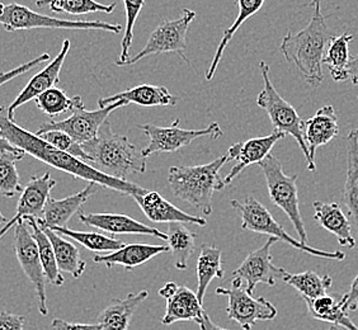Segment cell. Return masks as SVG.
I'll use <instances>...</instances> for the list:
<instances>
[{"label":"cell","instance_id":"1","mask_svg":"<svg viewBox=\"0 0 358 330\" xmlns=\"http://www.w3.org/2000/svg\"><path fill=\"white\" fill-rule=\"evenodd\" d=\"M0 132L10 144L26 152V155H31L57 171L68 173L74 178L93 182L101 187L108 188L110 191L127 194L131 197L146 191L143 187H138L129 180L113 178L99 172L83 160L76 158L68 152L59 150L54 145L50 144L37 134L22 129L21 126L15 124V121L8 118L6 107H0Z\"/></svg>","mask_w":358,"mask_h":330},{"label":"cell","instance_id":"2","mask_svg":"<svg viewBox=\"0 0 358 330\" xmlns=\"http://www.w3.org/2000/svg\"><path fill=\"white\" fill-rule=\"evenodd\" d=\"M311 8L309 24L297 34L289 31L283 36L280 51L289 64L296 66L305 82L313 88H319L324 80V55L333 35L322 13V0H313Z\"/></svg>","mask_w":358,"mask_h":330},{"label":"cell","instance_id":"3","mask_svg":"<svg viewBox=\"0 0 358 330\" xmlns=\"http://www.w3.org/2000/svg\"><path fill=\"white\" fill-rule=\"evenodd\" d=\"M90 155V165L113 178L127 180L131 174L146 172V159L124 135H118L106 121L96 136L82 144Z\"/></svg>","mask_w":358,"mask_h":330},{"label":"cell","instance_id":"4","mask_svg":"<svg viewBox=\"0 0 358 330\" xmlns=\"http://www.w3.org/2000/svg\"><path fill=\"white\" fill-rule=\"evenodd\" d=\"M229 162L227 154L203 165H176L168 172V185L173 196L192 206L197 213L208 216L213 213V196L225 185L220 171Z\"/></svg>","mask_w":358,"mask_h":330},{"label":"cell","instance_id":"5","mask_svg":"<svg viewBox=\"0 0 358 330\" xmlns=\"http://www.w3.org/2000/svg\"><path fill=\"white\" fill-rule=\"evenodd\" d=\"M259 70L263 79V89L257 96V106L267 112L275 131L291 135L296 140L306 159L308 169L310 172H315L317 166L311 163L309 149L303 136L305 122L299 116L297 110L287 101H285L275 90V85L272 84L269 78L268 64L266 62H259Z\"/></svg>","mask_w":358,"mask_h":330},{"label":"cell","instance_id":"6","mask_svg":"<svg viewBox=\"0 0 358 330\" xmlns=\"http://www.w3.org/2000/svg\"><path fill=\"white\" fill-rule=\"evenodd\" d=\"M230 205L241 213V229L247 231H253L258 234H266L269 236H275L278 241H285L289 245L308 254L324 258V259H331V261H343L345 254L343 252H324L320 249L311 248L310 245L305 244L303 241L294 239L291 235L283 229L281 224H278L269 213L267 207L262 205L258 200H255L253 196H248L244 200H231Z\"/></svg>","mask_w":358,"mask_h":330},{"label":"cell","instance_id":"7","mask_svg":"<svg viewBox=\"0 0 358 330\" xmlns=\"http://www.w3.org/2000/svg\"><path fill=\"white\" fill-rule=\"evenodd\" d=\"M258 165L264 174L269 199L275 206L281 208L283 213L287 215L296 234L299 235L300 241L308 244V233L300 213L296 174L287 175L283 172L281 162L272 154H269L268 157Z\"/></svg>","mask_w":358,"mask_h":330},{"label":"cell","instance_id":"8","mask_svg":"<svg viewBox=\"0 0 358 330\" xmlns=\"http://www.w3.org/2000/svg\"><path fill=\"white\" fill-rule=\"evenodd\" d=\"M0 24L8 32L13 31H28L37 28H51V29H83V31H106L115 35L121 34L122 26L107 22L69 21L59 20L50 15L37 13L26 6L12 3L0 8Z\"/></svg>","mask_w":358,"mask_h":330},{"label":"cell","instance_id":"9","mask_svg":"<svg viewBox=\"0 0 358 330\" xmlns=\"http://www.w3.org/2000/svg\"><path fill=\"white\" fill-rule=\"evenodd\" d=\"M179 124L180 120L176 118L168 127L152 124H138V129L148 136V145L141 150L145 158L158 152H178L197 138L210 136L213 140H217L224 136L222 129L217 122H213L201 130H186Z\"/></svg>","mask_w":358,"mask_h":330},{"label":"cell","instance_id":"10","mask_svg":"<svg viewBox=\"0 0 358 330\" xmlns=\"http://www.w3.org/2000/svg\"><path fill=\"white\" fill-rule=\"evenodd\" d=\"M215 292L229 299L227 317L239 324L241 329L252 330L258 322L273 320L277 317L275 305L264 297L255 299L239 277H234L231 287H217Z\"/></svg>","mask_w":358,"mask_h":330},{"label":"cell","instance_id":"11","mask_svg":"<svg viewBox=\"0 0 358 330\" xmlns=\"http://www.w3.org/2000/svg\"><path fill=\"white\" fill-rule=\"evenodd\" d=\"M194 18H196V12L185 8L178 20L160 23L158 27L152 31L144 48L138 51L136 55L130 57L124 64V66L134 65L148 56L169 54V52H176L182 56L185 62H189L185 55V51L187 50V32Z\"/></svg>","mask_w":358,"mask_h":330},{"label":"cell","instance_id":"12","mask_svg":"<svg viewBox=\"0 0 358 330\" xmlns=\"http://www.w3.org/2000/svg\"><path fill=\"white\" fill-rule=\"evenodd\" d=\"M127 106L124 101H118L116 103L110 104L104 108L96 110H85L83 101L76 104L74 110H71V116L65 120L55 121L48 120L36 134H41L45 131L59 130L68 134L70 138H74L79 144H85L94 138L101 129V126L108 120L112 112Z\"/></svg>","mask_w":358,"mask_h":330},{"label":"cell","instance_id":"13","mask_svg":"<svg viewBox=\"0 0 358 330\" xmlns=\"http://www.w3.org/2000/svg\"><path fill=\"white\" fill-rule=\"evenodd\" d=\"M14 252L21 264L24 275L34 285L37 296L38 311L46 317L48 314V295H46V277L42 268L38 247L26 221H20L14 227Z\"/></svg>","mask_w":358,"mask_h":330},{"label":"cell","instance_id":"14","mask_svg":"<svg viewBox=\"0 0 358 330\" xmlns=\"http://www.w3.org/2000/svg\"><path fill=\"white\" fill-rule=\"evenodd\" d=\"M277 241H280L275 236H269L262 247L252 252L233 272L234 277H239L245 282V287L250 294L255 292L257 285L259 283L275 286V281L281 280L283 268L275 267L271 253V248Z\"/></svg>","mask_w":358,"mask_h":330},{"label":"cell","instance_id":"15","mask_svg":"<svg viewBox=\"0 0 358 330\" xmlns=\"http://www.w3.org/2000/svg\"><path fill=\"white\" fill-rule=\"evenodd\" d=\"M55 186L56 180L51 178L50 172L45 173L43 175H35L29 179V182L22 189L15 215L6 225H3V229L0 230V239L7 234L12 227H15L17 222L23 221L26 216H32L36 219L42 217L45 206L50 199V193Z\"/></svg>","mask_w":358,"mask_h":330},{"label":"cell","instance_id":"16","mask_svg":"<svg viewBox=\"0 0 358 330\" xmlns=\"http://www.w3.org/2000/svg\"><path fill=\"white\" fill-rule=\"evenodd\" d=\"M285 136L286 134L275 130L268 136L250 138L245 143L231 145L227 149V158L229 160H235L236 164L224 178V185L229 186L249 165L259 164L271 154L275 143H278Z\"/></svg>","mask_w":358,"mask_h":330},{"label":"cell","instance_id":"17","mask_svg":"<svg viewBox=\"0 0 358 330\" xmlns=\"http://www.w3.org/2000/svg\"><path fill=\"white\" fill-rule=\"evenodd\" d=\"M79 220L85 227H96L98 230L112 235H148L166 241V234L157 227H148L140 221L122 213H87L79 211Z\"/></svg>","mask_w":358,"mask_h":330},{"label":"cell","instance_id":"18","mask_svg":"<svg viewBox=\"0 0 358 330\" xmlns=\"http://www.w3.org/2000/svg\"><path fill=\"white\" fill-rule=\"evenodd\" d=\"M70 40H65L62 42V50L60 52L56 55L55 59L48 64L45 69L41 70L38 74H36L27 85L22 89L21 93L14 99L13 103L10 104L7 108V115L9 120H14V113L15 110L20 108L23 104L31 102L32 99H35L36 96H40L43 92L56 87L60 82V71L62 69L64 62L66 59V56L69 54Z\"/></svg>","mask_w":358,"mask_h":330},{"label":"cell","instance_id":"19","mask_svg":"<svg viewBox=\"0 0 358 330\" xmlns=\"http://www.w3.org/2000/svg\"><path fill=\"white\" fill-rule=\"evenodd\" d=\"M132 199L136 201L141 211L145 216L159 224H171V222H182V224H191L197 227H206L207 221L203 217L189 215L178 207L174 206L169 201H166L163 196L154 191H145L132 196Z\"/></svg>","mask_w":358,"mask_h":330},{"label":"cell","instance_id":"20","mask_svg":"<svg viewBox=\"0 0 358 330\" xmlns=\"http://www.w3.org/2000/svg\"><path fill=\"white\" fill-rule=\"evenodd\" d=\"M99 188H101L99 185L88 182V185L84 189L62 200H56L50 196L42 217H38L36 220L42 227H50V229L66 227L70 219L82 210L84 203L90 200L93 194H96Z\"/></svg>","mask_w":358,"mask_h":330},{"label":"cell","instance_id":"21","mask_svg":"<svg viewBox=\"0 0 358 330\" xmlns=\"http://www.w3.org/2000/svg\"><path fill=\"white\" fill-rule=\"evenodd\" d=\"M169 252L168 245H154L146 243H124V247L120 248L110 254H96L93 257V261L98 264H104L107 268L112 267H124L131 271L135 267L143 266L154 257Z\"/></svg>","mask_w":358,"mask_h":330},{"label":"cell","instance_id":"22","mask_svg":"<svg viewBox=\"0 0 358 330\" xmlns=\"http://www.w3.org/2000/svg\"><path fill=\"white\" fill-rule=\"evenodd\" d=\"M345 152L347 173L342 192V203L350 213L352 227H355L356 248L358 249V129L348 132L345 138Z\"/></svg>","mask_w":358,"mask_h":330},{"label":"cell","instance_id":"23","mask_svg":"<svg viewBox=\"0 0 358 330\" xmlns=\"http://www.w3.org/2000/svg\"><path fill=\"white\" fill-rule=\"evenodd\" d=\"M339 134L338 117L333 106H324L317 113L305 121L303 136L309 149L310 160L315 165V154L320 146L329 144ZM317 166V165H315Z\"/></svg>","mask_w":358,"mask_h":330},{"label":"cell","instance_id":"24","mask_svg":"<svg viewBox=\"0 0 358 330\" xmlns=\"http://www.w3.org/2000/svg\"><path fill=\"white\" fill-rule=\"evenodd\" d=\"M118 101H124L127 104H138L143 107H174L178 103L179 98L172 94L166 87L143 84L124 90L115 96L101 98L98 99V106L99 108H104L110 104L116 103Z\"/></svg>","mask_w":358,"mask_h":330},{"label":"cell","instance_id":"25","mask_svg":"<svg viewBox=\"0 0 358 330\" xmlns=\"http://www.w3.org/2000/svg\"><path fill=\"white\" fill-rule=\"evenodd\" d=\"M314 219L320 227L337 238L338 243L345 248H356V239L352 235V222L338 203L314 202Z\"/></svg>","mask_w":358,"mask_h":330},{"label":"cell","instance_id":"26","mask_svg":"<svg viewBox=\"0 0 358 330\" xmlns=\"http://www.w3.org/2000/svg\"><path fill=\"white\" fill-rule=\"evenodd\" d=\"M166 300V314L162 319V324L166 327L177 322L189 320L199 323L205 313L197 294L186 286H178Z\"/></svg>","mask_w":358,"mask_h":330},{"label":"cell","instance_id":"27","mask_svg":"<svg viewBox=\"0 0 358 330\" xmlns=\"http://www.w3.org/2000/svg\"><path fill=\"white\" fill-rule=\"evenodd\" d=\"M311 317L342 327L347 330H358L348 317V309L345 306V294H325L313 300H303Z\"/></svg>","mask_w":358,"mask_h":330},{"label":"cell","instance_id":"28","mask_svg":"<svg viewBox=\"0 0 358 330\" xmlns=\"http://www.w3.org/2000/svg\"><path fill=\"white\" fill-rule=\"evenodd\" d=\"M149 297V291L143 289L138 294H129L124 299L112 300L106 309L98 315V323L102 330H127L132 317L140 303Z\"/></svg>","mask_w":358,"mask_h":330},{"label":"cell","instance_id":"29","mask_svg":"<svg viewBox=\"0 0 358 330\" xmlns=\"http://www.w3.org/2000/svg\"><path fill=\"white\" fill-rule=\"evenodd\" d=\"M40 227L46 233L52 244L59 269L64 273H69L74 278H80L85 272L87 263L82 259L80 252L76 244L66 241L65 238H62V235L56 233L50 227H42V225Z\"/></svg>","mask_w":358,"mask_h":330},{"label":"cell","instance_id":"30","mask_svg":"<svg viewBox=\"0 0 358 330\" xmlns=\"http://www.w3.org/2000/svg\"><path fill=\"white\" fill-rule=\"evenodd\" d=\"M222 253L219 248L210 244L201 245L200 254L197 258L196 275H197V297L201 303L206 295L207 289L214 278H222L225 271L222 268Z\"/></svg>","mask_w":358,"mask_h":330},{"label":"cell","instance_id":"31","mask_svg":"<svg viewBox=\"0 0 358 330\" xmlns=\"http://www.w3.org/2000/svg\"><path fill=\"white\" fill-rule=\"evenodd\" d=\"M264 1L266 0H234L235 4L238 6V17L235 18L234 23L224 32L220 43H219V46L216 48L213 62H211L210 68L207 69V80H213V78L216 74L217 66H219L221 59L224 56V52H225V48H227L229 42L233 40V37L238 32V29L243 26V23L247 21L248 18L253 17L255 13H258L262 9Z\"/></svg>","mask_w":358,"mask_h":330},{"label":"cell","instance_id":"32","mask_svg":"<svg viewBox=\"0 0 358 330\" xmlns=\"http://www.w3.org/2000/svg\"><path fill=\"white\" fill-rule=\"evenodd\" d=\"M197 234L189 231L182 222H171L168 225L166 241L174 259V266L179 271H185L188 266L194 249Z\"/></svg>","mask_w":358,"mask_h":330},{"label":"cell","instance_id":"33","mask_svg":"<svg viewBox=\"0 0 358 330\" xmlns=\"http://www.w3.org/2000/svg\"><path fill=\"white\" fill-rule=\"evenodd\" d=\"M23 220L27 222L28 227L31 229V233L34 235L36 243H37L42 268H43V272H45L46 280L51 285H54V286H62L64 282H65V278L62 275V271L57 267L55 252H54V248H52V244H51V241L48 239V235L42 230V227L38 225L36 217L26 216Z\"/></svg>","mask_w":358,"mask_h":330},{"label":"cell","instance_id":"34","mask_svg":"<svg viewBox=\"0 0 358 330\" xmlns=\"http://www.w3.org/2000/svg\"><path fill=\"white\" fill-rule=\"evenodd\" d=\"M281 280L291 287L296 289L303 300H313L328 292L333 285L331 275H317L314 271H306L303 273H289L283 269Z\"/></svg>","mask_w":358,"mask_h":330},{"label":"cell","instance_id":"35","mask_svg":"<svg viewBox=\"0 0 358 330\" xmlns=\"http://www.w3.org/2000/svg\"><path fill=\"white\" fill-rule=\"evenodd\" d=\"M353 40V35H343L333 37L327 52L324 55L323 64L329 69L333 80L337 82H345L348 76V64H350V42Z\"/></svg>","mask_w":358,"mask_h":330},{"label":"cell","instance_id":"36","mask_svg":"<svg viewBox=\"0 0 358 330\" xmlns=\"http://www.w3.org/2000/svg\"><path fill=\"white\" fill-rule=\"evenodd\" d=\"M56 233L70 238L73 241L82 244L85 249L93 253H103V252H115L124 247V241L113 238L112 235H104L101 233H90V231H76L69 227H54Z\"/></svg>","mask_w":358,"mask_h":330},{"label":"cell","instance_id":"37","mask_svg":"<svg viewBox=\"0 0 358 330\" xmlns=\"http://www.w3.org/2000/svg\"><path fill=\"white\" fill-rule=\"evenodd\" d=\"M37 7H48L55 13H66L71 15H83L90 13H113L116 3L101 4L96 0H37Z\"/></svg>","mask_w":358,"mask_h":330},{"label":"cell","instance_id":"38","mask_svg":"<svg viewBox=\"0 0 358 330\" xmlns=\"http://www.w3.org/2000/svg\"><path fill=\"white\" fill-rule=\"evenodd\" d=\"M26 157V152H0V194L12 199L17 193H21L23 187L17 171V163Z\"/></svg>","mask_w":358,"mask_h":330},{"label":"cell","instance_id":"39","mask_svg":"<svg viewBox=\"0 0 358 330\" xmlns=\"http://www.w3.org/2000/svg\"><path fill=\"white\" fill-rule=\"evenodd\" d=\"M80 101H83L82 96H76L70 98L64 90L57 87L50 88L35 98L37 108L50 117H55L68 110L71 112Z\"/></svg>","mask_w":358,"mask_h":330},{"label":"cell","instance_id":"40","mask_svg":"<svg viewBox=\"0 0 358 330\" xmlns=\"http://www.w3.org/2000/svg\"><path fill=\"white\" fill-rule=\"evenodd\" d=\"M124 13H126V28L124 35L121 41V54L116 65L124 66L126 62L130 59V48L134 40V27L138 21V14L145 6V0H124Z\"/></svg>","mask_w":358,"mask_h":330},{"label":"cell","instance_id":"41","mask_svg":"<svg viewBox=\"0 0 358 330\" xmlns=\"http://www.w3.org/2000/svg\"><path fill=\"white\" fill-rule=\"evenodd\" d=\"M37 135L41 136L43 140H46L50 144L54 145L59 150L68 152L70 155L80 159V160H83V162L90 165V155L84 152L82 144L76 143V140L70 138L68 134L59 130H50L37 134Z\"/></svg>","mask_w":358,"mask_h":330},{"label":"cell","instance_id":"42","mask_svg":"<svg viewBox=\"0 0 358 330\" xmlns=\"http://www.w3.org/2000/svg\"><path fill=\"white\" fill-rule=\"evenodd\" d=\"M50 60V55L48 54H42V55L37 56L34 60L31 62H24L20 66L14 68V69L6 71V73H0V87L3 84H7L8 82H10L14 78L22 76V74H26L29 70L34 69L37 65H40L42 62H46Z\"/></svg>","mask_w":358,"mask_h":330},{"label":"cell","instance_id":"43","mask_svg":"<svg viewBox=\"0 0 358 330\" xmlns=\"http://www.w3.org/2000/svg\"><path fill=\"white\" fill-rule=\"evenodd\" d=\"M24 317L12 313H0V330H23Z\"/></svg>","mask_w":358,"mask_h":330},{"label":"cell","instance_id":"44","mask_svg":"<svg viewBox=\"0 0 358 330\" xmlns=\"http://www.w3.org/2000/svg\"><path fill=\"white\" fill-rule=\"evenodd\" d=\"M51 328L55 330H102L101 324L69 323L62 319H54Z\"/></svg>","mask_w":358,"mask_h":330},{"label":"cell","instance_id":"45","mask_svg":"<svg viewBox=\"0 0 358 330\" xmlns=\"http://www.w3.org/2000/svg\"><path fill=\"white\" fill-rule=\"evenodd\" d=\"M345 306L348 311H353L358 308V275L352 281L350 291L345 294Z\"/></svg>","mask_w":358,"mask_h":330},{"label":"cell","instance_id":"46","mask_svg":"<svg viewBox=\"0 0 358 330\" xmlns=\"http://www.w3.org/2000/svg\"><path fill=\"white\" fill-rule=\"evenodd\" d=\"M197 324L200 325L201 330H230L227 329V328H221L220 325L215 324L214 322L211 320V317L207 315L206 311L203 313V315L201 317L200 322Z\"/></svg>","mask_w":358,"mask_h":330},{"label":"cell","instance_id":"47","mask_svg":"<svg viewBox=\"0 0 358 330\" xmlns=\"http://www.w3.org/2000/svg\"><path fill=\"white\" fill-rule=\"evenodd\" d=\"M348 76L351 79L353 85H358V54L355 57L350 59L348 64Z\"/></svg>","mask_w":358,"mask_h":330},{"label":"cell","instance_id":"48","mask_svg":"<svg viewBox=\"0 0 358 330\" xmlns=\"http://www.w3.org/2000/svg\"><path fill=\"white\" fill-rule=\"evenodd\" d=\"M21 149H18V148H15L13 145L10 144L9 141H8L7 138H4L3 135H1V132H0V152H20Z\"/></svg>","mask_w":358,"mask_h":330},{"label":"cell","instance_id":"49","mask_svg":"<svg viewBox=\"0 0 358 330\" xmlns=\"http://www.w3.org/2000/svg\"><path fill=\"white\" fill-rule=\"evenodd\" d=\"M178 287V285L176 282H168L166 283V286L164 287H162V289H159L158 294L162 296L163 299H166L168 296L172 295L173 292L177 289Z\"/></svg>","mask_w":358,"mask_h":330},{"label":"cell","instance_id":"50","mask_svg":"<svg viewBox=\"0 0 358 330\" xmlns=\"http://www.w3.org/2000/svg\"><path fill=\"white\" fill-rule=\"evenodd\" d=\"M8 221L9 220H8L7 217H6V216L3 215V213L0 211V225H6Z\"/></svg>","mask_w":358,"mask_h":330},{"label":"cell","instance_id":"51","mask_svg":"<svg viewBox=\"0 0 358 330\" xmlns=\"http://www.w3.org/2000/svg\"><path fill=\"white\" fill-rule=\"evenodd\" d=\"M327 330H342V328H339L337 325H331V328H328Z\"/></svg>","mask_w":358,"mask_h":330},{"label":"cell","instance_id":"52","mask_svg":"<svg viewBox=\"0 0 358 330\" xmlns=\"http://www.w3.org/2000/svg\"><path fill=\"white\" fill-rule=\"evenodd\" d=\"M3 7V4H1V3H0V8Z\"/></svg>","mask_w":358,"mask_h":330}]
</instances>
